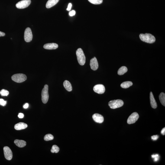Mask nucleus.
Returning <instances> with one entry per match:
<instances>
[{
  "mask_svg": "<svg viewBox=\"0 0 165 165\" xmlns=\"http://www.w3.org/2000/svg\"><path fill=\"white\" fill-rule=\"evenodd\" d=\"M140 39L142 41L149 43H152L155 41L156 39L154 36L150 34H141L140 35Z\"/></svg>",
  "mask_w": 165,
  "mask_h": 165,
  "instance_id": "1",
  "label": "nucleus"
},
{
  "mask_svg": "<svg viewBox=\"0 0 165 165\" xmlns=\"http://www.w3.org/2000/svg\"><path fill=\"white\" fill-rule=\"evenodd\" d=\"M76 55L79 64L81 66H83L86 62V58L81 48H79L77 50Z\"/></svg>",
  "mask_w": 165,
  "mask_h": 165,
  "instance_id": "2",
  "label": "nucleus"
},
{
  "mask_svg": "<svg viewBox=\"0 0 165 165\" xmlns=\"http://www.w3.org/2000/svg\"><path fill=\"white\" fill-rule=\"evenodd\" d=\"M123 101L121 99L114 100L110 101L108 105L112 109H115L122 107L124 105Z\"/></svg>",
  "mask_w": 165,
  "mask_h": 165,
  "instance_id": "3",
  "label": "nucleus"
},
{
  "mask_svg": "<svg viewBox=\"0 0 165 165\" xmlns=\"http://www.w3.org/2000/svg\"><path fill=\"white\" fill-rule=\"evenodd\" d=\"M11 79L14 82L21 83L26 80L27 76L23 74H17L13 75L11 77Z\"/></svg>",
  "mask_w": 165,
  "mask_h": 165,
  "instance_id": "4",
  "label": "nucleus"
},
{
  "mask_svg": "<svg viewBox=\"0 0 165 165\" xmlns=\"http://www.w3.org/2000/svg\"><path fill=\"white\" fill-rule=\"evenodd\" d=\"M48 91V86L47 85H45L41 93L42 100L43 103H47L48 101L49 97Z\"/></svg>",
  "mask_w": 165,
  "mask_h": 165,
  "instance_id": "5",
  "label": "nucleus"
},
{
  "mask_svg": "<svg viewBox=\"0 0 165 165\" xmlns=\"http://www.w3.org/2000/svg\"><path fill=\"white\" fill-rule=\"evenodd\" d=\"M33 36L31 29L27 28L24 33V39L27 42H31L33 39Z\"/></svg>",
  "mask_w": 165,
  "mask_h": 165,
  "instance_id": "6",
  "label": "nucleus"
},
{
  "mask_svg": "<svg viewBox=\"0 0 165 165\" xmlns=\"http://www.w3.org/2000/svg\"><path fill=\"white\" fill-rule=\"evenodd\" d=\"M31 3V0H22L17 3L16 6L18 9H24L28 7Z\"/></svg>",
  "mask_w": 165,
  "mask_h": 165,
  "instance_id": "7",
  "label": "nucleus"
},
{
  "mask_svg": "<svg viewBox=\"0 0 165 165\" xmlns=\"http://www.w3.org/2000/svg\"><path fill=\"white\" fill-rule=\"evenodd\" d=\"M139 118V116L137 113H133L129 117L127 120V123L128 124H134L137 121Z\"/></svg>",
  "mask_w": 165,
  "mask_h": 165,
  "instance_id": "8",
  "label": "nucleus"
},
{
  "mask_svg": "<svg viewBox=\"0 0 165 165\" xmlns=\"http://www.w3.org/2000/svg\"><path fill=\"white\" fill-rule=\"evenodd\" d=\"M4 156L7 160H10L13 157V153L11 149L8 147H5L4 148Z\"/></svg>",
  "mask_w": 165,
  "mask_h": 165,
  "instance_id": "9",
  "label": "nucleus"
},
{
  "mask_svg": "<svg viewBox=\"0 0 165 165\" xmlns=\"http://www.w3.org/2000/svg\"><path fill=\"white\" fill-rule=\"evenodd\" d=\"M93 90L95 92L100 94H103L105 91V88L103 85L98 84L94 87Z\"/></svg>",
  "mask_w": 165,
  "mask_h": 165,
  "instance_id": "10",
  "label": "nucleus"
},
{
  "mask_svg": "<svg viewBox=\"0 0 165 165\" xmlns=\"http://www.w3.org/2000/svg\"><path fill=\"white\" fill-rule=\"evenodd\" d=\"M90 66L91 68L93 70H96L98 67V64L97 60L96 57L91 59L90 62Z\"/></svg>",
  "mask_w": 165,
  "mask_h": 165,
  "instance_id": "11",
  "label": "nucleus"
},
{
  "mask_svg": "<svg viewBox=\"0 0 165 165\" xmlns=\"http://www.w3.org/2000/svg\"><path fill=\"white\" fill-rule=\"evenodd\" d=\"M92 118L95 122L99 123H102L104 121L103 117L99 114H93Z\"/></svg>",
  "mask_w": 165,
  "mask_h": 165,
  "instance_id": "12",
  "label": "nucleus"
},
{
  "mask_svg": "<svg viewBox=\"0 0 165 165\" xmlns=\"http://www.w3.org/2000/svg\"><path fill=\"white\" fill-rule=\"evenodd\" d=\"M58 47V45L56 43H48L43 46L44 49L47 50H53L56 49Z\"/></svg>",
  "mask_w": 165,
  "mask_h": 165,
  "instance_id": "13",
  "label": "nucleus"
},
{
  "mask_svg": "<svg viewBox=\"0 0 165 165\" xmlns=\"http://www.w3.org/2000/svg\"><path fill=\"white\" fill-rule=\"evenodd\" d=\"M27 126V124L23 122H20L15 124L14 126V128L16 130H20L25 129Z\"/></svg>",
  "mask_w": 165,
  "mask_h": 165,
  "instance_id": "14",
  "label": "nucleus"
},
{
  "mask_svg": "<svg viewBox=\"0 0 165 165\" xmlns=\"http://www.w3.org/2000/svg\"><path fill=\"white\" fill-rule=\"evenodd\" d=\"M150 104H151L152 107L154 109L157 108V102H156L152 92H150Z\"/></svg>",
  "mask_w": 165,
  "mask_h": 165,
  "instance_id": "15",
  "label": "nucleus"
},
{
  "mask_svg": "<svg viewBox=\"0 0 165 165\" xmlns=\"http://www.w3.org/2000/svg\"><path fill=\"white\" fill-rule=\"evenodd\" d=\"M59 0H48L46 4V7L50 8L54 6L59 2Z\"/></svg>",
  "mask_w": 165,
  "mask_h": 165,
  "instance_id": "16",
  "label": "nucleus"
},
{
  "mask_svg": "<svg viewBox=\"0 0 165 165\" xmlns=\"http://www.w3.org/2000/svg\"><path fill=\"white\" fill-rule=\"evenodd\" d=\"M14 143L16 145L20 148L23 147L26 145V142L23 140H14Z\"/></svg>",
  "mask_w": 165,
  "mask_h": 165,
  "instance_id": "17",
  "label": "nucleus"
},
{
  "mask_svg": "<svg viewBox=\"0 0 165 165\" xmlns=\"http://www.w3.org/2000/svg\"><path fill=\"white\" fill-rule=\"evenodd\" d=\"M63 86L65 89L68 92H71L72 90L71 85L69 81L66 80L63 82Z\"/></svg>",
  "mask_w": 165,
  "mask_h": 165,
  "instance_id": "18",
  "label": "nucleus"
},
{
  "mask_svg": "<svg viewBox=\"0 0 165 165\" xmlns=\"http://www.w3.org/2000/svg\"><path fill=\"white\" fill-rule=\"evenodd\" d=\"M132 85V82L130 81H127L122 82L121 84V86L123 88L127 89V88H129Z\"/></svg>",
  "mask_w": 165,
  "mask_h": 165,
  "instance_id": "19",
  "label": "nucleus"
},
{
  "mask_svg": "<svg viewBox=\"0 0 165 165\" xmlns=\"http://www.w3.org/2000/svg\"><path fill=\"white\" fill-rule=\"evenodd\" d=\"M128 71L127 68L125 66H123L119 69L118 71V74L119 75H121L124 74L126 73Z\"/></svg>",
  "mask_w": 165,
  "mask_h": 165,
  "instance_id": "20",
  "label": "nucleus"
},
{
  "mask_svg": "<svg viewBox=\"0 0 165 165\" xmlns=\"http://www.w3.org/2000/svg\"><path fill=\"white\" fill-rule=\"evenodd\" d=\"M159 98L161 104L163 106H165V94L161 92L159 95Z\"/></svg>",
  "mask_w": 165,
  "mask_h": 165,
  "instance_id": "21",
  "label": "nucleus"
},
{
  "mask_svg": "<svg viewBox=\"0 0 165 165\" xmlns=\"http://www.w3.org/2000/svg\"><path fill=\"white\" fill-rule=\"evenodd\" d=\"M53 138H54V137L51 134H47L45 136L44 139L45 141H49L53 140Z\"/></svg>",
  "mask_w": 165,
  "mask_h": 165,
  "instance_id": "22",
  "label": "nucleus"
},
{
  "mask_svg": "<svg viewBox=\"0 0 165 165\" xmlns=\"http://www.w3.org/2000/svg\"><path fill=\"white\" fill-rule=\"evenodd\" d=\"M59 151V148L58 146L56 145H53L52 147L51 152L52 153H57Z\"/></svg>",
  "mask_w": 165,
  "mask_h": 165,
  "instance_id": "23",
  "label": "nucleus"
},
{
  "mask_svg": "<svg viewBox=\"0 0 165 165\" xmlns=\"http://www.w3.org/2000/svg\"><path fill=\"white\" fill-rule=\"evenodd\" d=\"M88 1L91 3L95 5L100 4L103 2V0H88Z\"/></svg>",
  "mask_w": 165,
  "mask_h": 165,
  "instance_id": "24",
  "label": "nucleus"
},
{
  "mask_svg": "<svg viewBox=\"0 0 165 165\" xmlns=\"http://www.w3.org/2000/svg\"><path fill=\"white\" fill-rule=\"evenodd\" d=\"M0 94L2 96H7L9 94V92L5 89H2L0 92Z\"/></svg>",
  "mask_w": 165,
  "mask_h": 165,
  "instance_id": "25",
  "label": "nucleus"
},
{
  "mask_svg": "<svg viewBox=\"0 0 165 165\" xmlns=\"http://www.w3.org/2000/svg\"><path fill=\"white\" fill-rule=\"evenodd\" d=\"M7 103L6 101H5L3 99H0V105L4 106L6 105Z\"/></svg>",
  "mask_w": 165,
  "mask_h": 165,
  "instance_id": "26",
  "label": "nucleus"
},
{
  "mask_svg": "<svg viewBox=\"0 0 165 165\" xmlns=\"http://www.w3.org/2000/svg\"><path fill=\"white\" fill-rule=\"evenodd\" d=\"M152 139L154 141L158 139V138L159 136L158 135H154L152 136L151 137Z\"/></svg>",
  "mask_w": 165,
  "mask_h": 165,
  "instance_id": "27",
  "label": "nucleus"
},
{
  "mask_svg": "<svg viewBox=\"0 0 165 165\" xmlns=\"http://www.w3.org/2000/svg\"><path fill=\"white\" fill-rule=\"evenodd\" d=\"M75 14H76V12L74 10H73L69 13V15L71 16H73L75 15Z\"/></svg>",
  "mask_w": 165,
  "mask_h": 165,
  "instance_id": "28",
  "label": "nucleus"
},
{
  "mask_svg": "<svg viewBox=\"0 0 165 165\" xmlns=\"http://www.w3.org/2000/svg\"><path fill=\"white\" fill-rule=\"evenodd\" d=\"M72 7V4L71 3H69L68 5V8L67 9V10L68 11H70L71 8Z\"/></svg>",
  "mask_w": 165,
  "mask_h": 165,
  "instance_id": "29",
  "label": "nucleus"
},
{
  "mask_svg": "<svg viewBox=\"0 0 165 165\" xmlns=\"http://www.w3.org/2000/svg\"><path fill=\"white\" fill-rule=\"evenodd\" d=\"M18 116L19 118H24V115L23 114L21 113H20L18 114Z\"/></svg>",
  "mask_w": 165,
  "mask_h": 165,
  "instance_id": "30",
  "label": "nucleus"
},
{
  "mask_svg": "<svg viewBox=\"0 0 165 165\" xmlns=\"http://www.w3.org/2000/svg\"><path fill=\"white\" fill-rule=\"evenodd\" d=\"M161 133L163 135H164L165 134V128H163L161 130Z\"/></svg>",
  "mask_w": 165,
  "mask_h": 165,
  "instance_id": "31",
  "label": "nucleus"
},
{
  "mask_svg": "<svg viewBox=\"0 0 165 165\" xmlns=\"http://www.w3.org/2000/svg\"><path fill=\"white\" fill-rule=\"evenodd\" d=\"M29 106V105L28 103H26L23 106V108H28Z\"/></svg>",
  "mask_w": 165,
  "mask_h": 165,
  "instance_id": "32",
  "label": "nucleus"
},
{
  "mask_svg": "<svg viewBox=\"0 0 165 165\" xmlns=\"http://www.w3.org/2000/svg\"><path fill=\"white\" fill-rule=\"evenodd\" d=\"M5 34L4 33L0 31V37H4L5 36Z\"/></svg>",
  "mask_w": 165,
  "mask_h": 165,
  "instance_id": "33",
  "label": "nucleus"
},
{
  "mask_svg": "<svg viewBox=\"0 0 165 165\" xmlns=\"http://www.w3.org/2000/svg\"><path fill=\"white\" fill-rule=\"evenodd\" d=\"M159 155L158 154H156L155 155H151V157L153 158H155L156 157H159Z\"/></svg>",
  "mask_w": 165,
  "mask_h": 165,
  "instance_id": "34",
  "label": "nucleus"
},
{
  "mask_svg": "<svg viewBox=\"0 0 165 165\" xmlns=\"http://www.w3.org/2000/svg\"><path fill=\"white\" fill-rule=\"evenodd\" d=\"M159 159V157H158L155 158L154 159V161H158V160Z\"/></svg>",
  "mask_w": 165,
  "mask_h": 165,
  "instance_id": "35",
  "label": "nucleus"
}]
</instances>
